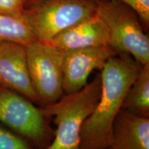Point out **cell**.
<instances>
[{"instance_id":"6da1fadb","label":"cell","mask_w":149,"mask_h":149,"mask_svg":"<svg viewBox=\"0 0 149 149\" xmlns=\"http://www.w3.org/2000/svg\"><path fill=\"white\" fill-rule=\"evenodd\" d=\"M142 66L127 53H119L108 59L100 73V97L81 127L79 149L109 148L113 122Z\"/></svg>"},{"instance_id":"7a4b0ae2","label":"cell","mask_w":149,"mask_h":149,"mask_svg":"<svg viewBox=\"0 0 149 149\" xmlns=\"http://www.w3.org/2000/svg\"><path fill=\"white\" fill-rule=\"evenodd\" d=\"M101 91L102 77L99 73L77 92L64 93L57 102L40 107L46 115L54 117L57 126L53 140L47 149H79L81 127L94 111Z\"/></svg>"},{"instance_id":"3957f363","label":"cell","mask_w":149,"mask_h":149,"mask_svg":"<svg viewBox=\"0 0 149 149\" xmlns=\"http://www.w3.org/2000/svg\"><path fill=\"white\" fill-rule=\"evenodd\" d=\"M96 13L109 29V45L117 54L127 53L142 66L149 64L148 35L135 10L118 0H97Z\"/></svg>"},{"instance_id":"277c9868","label":"cell","mask_w":149,"mask_h":149,"mask_svg":"<svg viewBox=\"0 0 149 149\" xmlns=\"http://www.w3.org/2000/svg\"><path fill=\"white\" fill-rule=\"evenodd\" d=\"M40 107L0 86V124L26 139L35 149H47L55 131Z\"/></svg>"},{"instance_id":"5b68a950","label":"cell","mask_w":149,"mask_h":149,"mask_svg":"<svg viewBox=\"0 0 149 149\" xmlns=\"http://www.w3.org/2000/svg\"><path fill=\"white\" fill-rule=\"evenodd\" d=\"M97 0H41L25 9L35 39L48 42L63 31L96 13Z\"/></svg>"},{"instance_id":"8992f818","label":"cell","mask_w":149,"mask_h":149,"mask_svg":"<svg viewBox=\"0 0 149 149\" xmlns=\"http://www.w3.org/2000/svg\"><path fill=\"white\" fill-rule=\"evenodd\" d=\"M27 64L40 107L57 102L64 95V51L35 40L26 46Z\"/></svg>"},{"instance_id":"52a82bcc","label":"cell","mask_w":149,"mask_h":149,"mask_svg":"<svg viewBox=\"0 0 149 149\" xmlns=\"http://www.w3.org/2000/svg\"><path fill=\"white\" fill-rule=\"evenodd\" d=\"M117 53L109 45L64 51L63 91L64 94L77 92L87 84L89 74L102 70L110 57Z\"/></svg>"},{"instance_id":"ba28073f","label":"cell","mask_w":149,"mask_h":149,"mask_svg":"<svg viewBox=\"0 0 149 149\" xmlns=\"http://www.w3.org/2000/svg\"><path fill=\"white\" fill-rule=\"evenodd\" d=\"M0 86L39 105L30 77L25 46L10 42L0 43Z\"/></svg>"},{"instance_id":"9c48e42d","label":"cell","mask_w":149,"mask_h":149,"mask_svg":"<svg viewBox=\"0 0 149 149\" xmlns=\"http://www.w3.org/2000/svg\"><path fill=\"white\" fill-rule=\"evenodd\" d=\"M109 40V29L95 13L63 31L48 43L63 51H70L107 46Z\"/></svg>"},{"instance_id":"30bf717a","label":"cell","mask_w":149,"mask_h":149,"mask_svg":"<svg viewBox=\"0 0 149 149\" xmlns=\"http://www.w3.org/2000/svg\"><path fill=\"white\" fill-rule=\"evenodd\" d=\"M109 149H149V117L121 109L113 122Z\"/></svg>"},{"instance_id":"8fae6325","label":"cell","mask_w":149,"mask_h":149,"mask_svg":"<svg viewBox=\"0 0 149 149\" xmlns=\"http://www.w3.org/2000/svg\"><path fill=\"white\" fill-rule=\"evenodd\" d=\"M122 109L136 116L149 117V64L142 66L128 89Z\"/></svg>"},{"instance_id":"7c38bea8","label":"cell","mask_w":149,"mask_h":149,"mask_svg":"<svg viewBox=\"0 0 149 149\" xmlns=\"http://www.w3.org/2000/svg\"><path fill=\"white\" fill-rule=\"evenodd\" d=\"M35 40L25 17H14L0 13V43L15 42L26 46Z\"/></svg>"},{"instance_id":"4fadbf2b","label":"cell","mask_w":149,"mask_h":149,"mask_svg":"<svg viewBox=\"0 0 149 149\" xmlns=\"http://www.w3.org/2000/svg\"><path fill=\"white\" fill-rule=\"evenodd\" d=\"M0 149H35L21 135L0 124Z\"/></svg>"},{"instance_id":"5bb4252c","label":"cell","mask_w":149,"mask_h":149,"mask_svg":"<svg viewBox=\"0 0 149 149\" xmlns=\"http://www.w3.org/2000/svg\"><path fill=\"white\" fill-rule=\"evenodd\" d=\"M25 13L24 0H0V13L23 18Z\"/></svg>"},{"instance_id":"9a60e30c","label":"cell","mask_w":149,"mask_h":149,"mask_svg":"<svg viewBox=\"0 0 149 149\" xmlns=\"http://www.w3.org/2000/svg\"><path fill=\"white\" fill-rule=\"evenodd\" d=\"M125 3L138 15L139 19L146 28L149 25V0H118Z\"/></svg>"},{"instance_id":"2e32d148","label":"cell","mask_w":149,"mask_h":149,"mask_svg":"<svg viewBox=\"0 0 149 149\" xmlns=\"http://www.w3.org/2000/svg\"><path fill=\"white\" fill-rule=\"evenodd\" d=\"M40 1H41V0H24V8L26 9V8H28V7L31 6V5L39 2Z\"/></svg>"},{"instance_id":"e0dca14e","label":"cell","mask_w":149,"mask_h":149,"mask_svg":"<svg viewBox=\"0 0 149 149\" xmlns=\"http://www.w3.org/2000/svg\"><path fill=\"white\" fill-rule=\"evenodd\" d=\"M106 149H109V148H106Z\"/></svg>"}]
</instances>
